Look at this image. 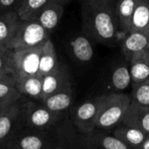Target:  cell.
Wrapping results in <instances>:
<instances>
[{"mask_svg":"<svg viewBox=\"0 0 149 149\" xmlns=\"http://www.w3.org/2000/svg\"><path fill=\"white\" fill-rule=\"evenodd\" d=\"M65 10V5L54 2L50 1L37 15L35 20H37L49 33L54 31L58 25L61 18L63 17Z\"/></svg>","mask_w":149,"mask_h":149,"instance_id":"cell-13","label":"cell"},{"mask_svg":"<svg viewBox=\"0 0 149 149\" xmlns=\"http://www.w3.org/2000/svg\"><path fill=\"white\" fill-rule=\"evenodd\" d=\"M82 30L90 39L112 46L118 33L114 7L80 0Z\"/></svg>","mask_w":149,"mask_h":149,"instance_id":"cell-1","label":"cell"},{"mask_svg":"<svg viewBox=\"0 0 149 149\" xmlns=\"http://www.w3.org/2000/svg\"><path fill=\"white\" fill-rule=\"evenodd\" d=\"M48 38L50 33L37 20H21L8 48L10 50L36 48L42 46Z\"/></svg>","mask_w":149,"mask_h":149,"instance_id":"cell-5","label":"cell"},{"mask_svg":"<svg viewBox=\"0 0 149 149\" xmlns=\"http://www.w3.org/2000/svg\"><path fill=\"white\" fill-rule=\"evenodd\" d=\"M69 50L72 57L76 61L82 64L90 62L94 55L91 39L84 33L77 35L71 39Z\"/></svg>","mask_w":149,"mask_h":149,"instance_id":"cell-15","label":"cell"},{"mask_svg":"<svg viewBox=\"0 0 149 149\" xmlns=\"http://www.w3.org/2000/svg\"><path fill=\"white\" fill-rule=\"evenodd\" d=\"M136 3L137 0H118L115 3L114 10L119 27L126 33L131 31L132 19Z\"/></svg>","mask_w":149,"mask_h":149,"instance_id":"cell-21","label":"cell"},{"mask_svg":"<svg viewBox=\"0 0 149 149\" xmlns=\"http://www.w3.org/2000/svg\"><path fill=\"white\" fill-rule=\"evenodd\" d=\"M41 48L42 46L30 49L12 50L14 68L17 78L38 74Z\"/></svg>","mask_w":149,"mask_h":149,"instance_id":"cell-8","label":"cell"},{"mask_svg":"<svg viewBox=\"0 0 149 149\" xmlns=\"http://www.w3.org/2000/svg\"><path fill=\"white\" fill-rule=\"evenodd\" d=\"M99 113L96 128L110 131L120 125L132 99L124 93H110L97 96Z\"/></svg>","mask_w":149,"mask_h":149,"instance_id":"cell-3","label":"cell"},{"mask_svg":"<svg viewBox=\"0 0 149 149\" xmlns=\"http://www.w3.org/2000/svg\"><path fill=\"white\" fill-rule=\"evenodd\" d=\"M17 79L13 63V51L7 47H0V82L15 86Z\"/></svg>","mask_w":149,"mask_h":149,"instance_id":"cell-22","label":"cell"},{"mask_svg":"<svg viewBox=\"0 0 149 149\" xmlns=\"http://www.w3.org/2000/svg\"><path fill=\"white\" fill-rule=\"evenodd\" d=\"M22 98L14 85L0 82V109L16 103Z\"/></svg>","mask_w":149,"mask_h":149,"instance_id":"cell-26","label":"cell"},{"mask_svg":"<svg viewBox=\"0 0 149 149\" xmlns=\"http://www.w3.org/2000/svg\"><path fill=\"white\" fill-rule=\"evenodd\" d=\"M148 54L149 51L129 61V71L133 84H139L149 79Z\"/></svg>","mask_w":149,"mask_h":149,"instance_id":"cell-23","label":"cell"},{"mask_svg":"<svg viewBox=\"0 0 149 149\" xmlns=\"http://www.w3.org/2000/svg\"><path fill=\"white\" fill-rule=\"evenodd\" d=\"M52 149H85L81 135L76 131Z\"/></svg>","mask_w":149,"mask_h":149,"instance_id":"cell-28","label":"cell"},{"mask_svg":"<svg viewBox=\"0 0 149 149\" xmlns=\"http://www.w3.org/2000/svg\"><path fill=\"white\" fill-rule=\"evenodd\" d=\"M22 1H23V0H19V4H20V3H22ZM19 4H18V6H19ZM18 6H17V7H18Z\"/></svg>","mask_w":149,"mask_h":149,"instance_id":"cell-33","label":"cell"},{"mask_svg":"<svg viewBox=\"0 0 149 149\" xmlns=\"http://www.w3.org/2000/svg\"><path fill=\"white\" fill-rule=\"evenodd\" d=\"M99 113L98 97L86 100L69 112V119L76 131L81 135H88L96 129Z\"/></svg>","mask_w":149,"mask_h":149,"instance_id":"cell-7","label":"cell"},{"mask_svg":"<svg viewBox=\"0 0 149 149\" xmlns=\"http://www.w3.org/2000/svg\"><path fill=\"white\" fill-rule=\"evenodd\" d=\"M121 50L129 62L133 58L149 51V35L141 31H129L121 41Z\"/></svg>","mask_w":149,"mask_h":149,"instance_id":"cell-11","label":"cell"},{"mask_svg":"<svg viewBox=\"0 0 149 149\" xmlns=\"http://www.w3.org/2000/svg\"><path fill=\"white\" fill-rule=\"evenodd\" d=\"M76 132L68 118L57 129L49 131L22 129L9 143L6 149H52Z\"/></svg>","mask_w":149,"mask_h":149,"instance_id":"cell-2","label":"cell"},{"mask_svg":"<svg viewBox=\"0 0 149 149\" xmlns=\"http://www.w3.org/2000/svg\"><path fill=\"white\" fill-rule=\"evenodd\" d=\"M136 149H149V134H148L145 141Z\"/></svg>","mask_w":149,"mask_h":149,"instance_id":"cell-31","label":"cell"},{"mask_svg":"<svg viewBox=\"0 0 149 149\" xmlns=\"http://www.w3.org/2000/svg\"><path fill=\"white\" fill-rule=\"evenodd\" d=\"M112 134L129 149L137 148L148 136L146 133L122 123L113 128Z\"/></svg>","mask_w":149,"mask_h":149,"instance_id":"cell-19","label":"cell"},{"mask_svg":"<svg viewBox=\"0 0 149 149\" xmlns=\"http://www.w3.org/2000/svg\"><path fill=\"white\" fill-rule=\"evenodd\" d=\"M24 98L0 109V149H6L11 140L24 129L23 104Z\"/></svg>","mask_w":149,"mask_h":149,"instance_id":"cell-6","label":"cell"},{"mask_svg":"<svg viewBox=\"0 0 149 149\" xmlns=\"http://www.w3.org/2000/svg\"><path fill=\"white\" fill-rule=\"evenodd\" d=\"M51 0H23L16 10L20 20L35 19L39 11Z\"/></svg>","mask_w":149,"mask_h":149,"instance_id":"cell-25","label":"cell"},{"mask_svg":"<svg viewBox=\"0 0 149 149\" xmlns=\"http://www.w3.org/2000/svg\"><path fill=\"white\" fill-rule=\"evenodd\" d=\"M122 124L149 134V107L132 100Z\"/></svg>","mask_w":149,"mask_h":149,"instance_id":"cell-12","label":"cell"},{"mask_svg":"<svg viewBox=\"0 0 149 149\" xmlns=\"http://www.w3.org/2000/svg\"><path fill=\"white\" fill-rule=\"evenodd\" d=\"M59 64L60 62L58 61L54 45L50 38L45 41L41 48L38 74L44 77L54 71Z\"/></svg>","mask_w":149,"mask_h":149,"instance_id":"cell-20","label":"cell"},{"mask_svg":"<svg viewBox=\"0 0 149 149\" xmlns=\"http://www.w3.org/2000/svg\"><path fill=\"white\" fill-rule=\"evenodd\" d=\"M132 100L149 107V79L139 84H133Z\"/></svg>","mask_w":149,"mask_h":149,"instance_id":"cell-27","label":"cell"},{"mask_svg":"<svg viewBox=\"0 0 149 149\" xmlns=\"http://www.w3.org/2000/svg\"><path fill=\"white\" fill-rule=\"evenodd\" d=\"M72 88V76L68 66L60 63L58 66L43 77V89L41 100L61 91Z\"/></svg>","mask_w":149,"mask_h":149,"instance_id":"cell-9","label":"cell"},{"mask_svg":"<svg viewBox=\"0 0 149 149\" xmlns=\"http://www.w3.org/2000/svg\"><path fill=\"white\" fill-rule=\"evenodd\" d=\"M20 18L16 10L0 13V47H7L13 39L20 24Z\"/></svg>","mask_w":149,"mask_h":149,"instance_id":"cell-16","label":"cell"},{"mask_svg":"<svg viewBox=\"0 0 149 149\" xmlns=\"http://www.w3.org/2000/svg\"><path fill=\"white\" fill-rule=\"evenodd\" d=\"M94 3H99V4H103V5H107L110 7H114L115 6V0H84Z\"/></svg>","mask_w":149,"mask_h":149,"instance_id":"cell-30","label":"cell"},{"mask_svg":"<svg viewBox=\"0 0 149 149\" xmlns=\"http://www.w3.org/2000/svg\"><path fill=\"white\" fill-rule=\"evenodd\" d=\"M148 60H149V54H148Z\"/></svg>","mask_w":149,"mask_h":149,"instance_id":"cell-34","label":"cell"},{"mask_svg":"<svg viewBox=\"0 0 149 149\" xmlns=\"http://www.w3.org/2000/svg\"><path fill=\"white\" fill-rule=\"evenodd\" d=\"M19 4V0H0V13L8 10H16Z\"/></svg>","mask_w":149,"mask_h":149,"instance_id":"cell-29","label":"cell"},{"mask_svg":"<svg viewBox=\"0 0 149 149\" xmlns=\"http://www.w3.org/2000/svg\"><path fill=\"white\" fill-rule=\"evenodd\" d=\"M129 66L126 64L116 65L110 72L107 79L106 89L110 93H123L131 84Z\"/></svg>","mask_w":149,"mask_h":149,"instance_id":"cell-14","label":"cell"},{"mask_svg":"<svg viewBox=\"0 0 149 149\" xmlns=\"http://www.w3.org/2000/svg\"><path fill=\"white\" fill-rule=\"evenodd\" d=\"M81 138L85 149H129L108 131L97 128L88 135H81Z\"/></svg>","mask_w":149,"mask_h":149,"instance_id":"cell-10","label":"cell"},{"mask_svg":"<svg viewBox=\"0 0 149 149\" xmlns=\"http://www.w3.org/2000/svg\"><path fill=\"white\" fill-rule=\"evenodd\" d=\"M52 1H54V2H58V3H62V4H65V3H67L68 2H70L71 0H52Z\"/></svg>","mask_w":149,"mask_h":149,"instance_id":"cell-32","label":"cell"},{"mask_svg":"<svg viewBox=\"0 0 149 149\" xmlns=\"http://www.w3.org/2000/svg\"><path fill=\"white\" fill-rule=\"evenodd\" d=\"M41 102L52 112L68 115L71 108L73 107V91L72 88L66 89L52 94Z\"/></svg>","mask_w":149,"mask_h":149,"instance_id":"cell-18","label":"cell"},{"mask_svg":"<svg viewBox=\"0 0 149 149\" xmlns=\"http://www.w3.org/2000/svg\"><path fill=\"white\" fill-rule=\"evenodd\" d=\"M22 97L31 100H41L43 89V76L36 74L33 76L17 78L15 85Z\"/></svg>","mask_w":149,"mask_h":149,"instance_id":"cell-17","label":"cell"},{"mask_svg":"<svg viewBox=\"0 0 149 149\" xmlns=\"http://www.w3.org/2000/svg\"><path fill=\"white\" fill-rule=\"evenodd\" d=\"M68 115H62L49 110L41 100H31L24 98L23 104L24 128L49 131L61 127Z\"/></svg>","mask_w":149,"mask_h":149,"instance_id":"cell-4","label":"cell"},{"mask_svg":"<svg viewBox=\"0 0 149 149\" xmlns=\"http://www.w3.org/2000/svg\"><path fill=\"white\" fill-rule=\"evenodd\" d=\"M130 31H141L149 35V0H137Z\"/></svg>","mask_w":149,"mask_h":149,"instance_id":"cell-24","label":"cell"}]
</instances>
